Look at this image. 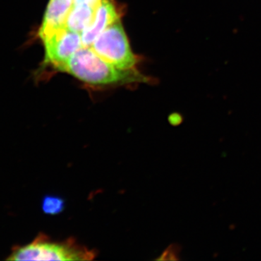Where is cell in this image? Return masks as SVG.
Listing matches in <instances>:
<instances>
[{
    "label": "cell",
    "instance_id": "obj_5",
    "mask_svg": "<svg viewBox=\"0 0 261 261\" xmlns=\"http://www.w3.org/2000/svg\"><path fill=\"white\" fill-rule=\"evenodd\" d=\"M73 6V0H49L38 34L41 40L65 28L67 18Z\"/></svg>",
    "mask_w": 261,
    "mask_h": 261
},
{
    "label": "cell",
    "instance_id": "obj_4",
    "mask_svg": "<svg viewBox=\"0 0 261 261\" xmlns=\"http://www.w3.org/2000/svg\"><path fill=\"white\" fill-rule=\"evenodd\" d=\"M42 42L45 50L44 62L56 70L84 47L81 34L66 28L54 33Z\"/></svg>",
    "mask_w": 261,
    "mask_h": 261
},
{
    "label": "cell",
    "instance_id": "obj_10",
    "mask_svg": "<svg viewBox=\"0 0 261 261\" xmlns=\"http://www.w3.org/2000/svg\"><path fill=\"white\" fill-rule=\"evenodd\" d=\"M102 0H73V5H88L92 8H97Z\"/></svg>",
    "mask_w": 261,
    "mask_h": 261
},
{
    "label": "cell",
    "instance_id": "obj_3",
    "mask_svg": "<svg viewBox=\"0 0 261 261\" xmlns=\"http://www.w3.org/2000/svg\"><path fill=\"white\" fill-rule=\"evenodd\" d=\"M91 48L104 59L120 69H134L137 58L130 49L121 18L105 29Z\"/></svg>",
    "mask_w": 261,
    "mask_h": 261
},
{
    "label": "cell",
    "instance_id": "obj_8",
    "mask_svg": "<svg viewBox=\"0 0 261 261\" xmlns=\"http://www.w3.org/2000/svg\"><path fill=\"white\" fill-rule=\"evenodd\" d=\"M65 202L64 199L56 195H46L42 199V210L47 215H58L64 211Z\"/></svg>",
    "mask_w": 261,
    "mask_h": 261
},
{
    "label": "cell",
    "instance_id": "obj_2",
    "mask_svg": "<svg viewBox=\"0 0 261 261\" xmlns=\"http://www.w3.org/2000/svg\"><path fill=\"white\" fill-rule=\"evenodd\" d=\"M94 250L76 243L73 239L63 242L50 241L40 233L32 243L13 249L8 260H90L94 258Z\"/></svg>",
    "mask_w": 261,
    "mask_h": 261
},
{
    "label": "cell",
    "instance_id": "obj_6",
    "mask_svg": "<svg viewBox=\"0 0 261 261\" xmlns=\"http://www.w3.org/2000/svg\"><path fill=\"white\" fill-rule=\"evenodd\" d=\"M119 18L113 0H102L96 9L92 24L81 34L84 47H91L98 36Z\"/></svg>",
    "mask_w": 261,
    "mask_h": 261
},
{
    "label": "cell",
    "instance_id": "obj_1",
    "mask_svg": "<svg viewBox=\"0 0 261 261\" xmlns=\"http://www.w3.org/2000/svg\"><path fill=\"white\" fill-rule=\"evenodd\" d=\"M56 70L68 73L84 83L92 85H115L149 82L147 77L141 74L135 68L120 69L105 61L90 47H82Z\"/></svg>",
    "mask_w": 261,
    "mask_h": 261
},
{
    "label": "cell",
    "instance_id": "obj_11",
    "mask_svg": "<svg viewBox=\"0 0 261 261\" xmlns=\"http://www.w3.org/2000/svg\"><path fill=\"white\" fill-rule=\"evenodd\" d=\"M183 121V119L179 115H172L169 117V122L172 126H178V125L181 124Z\"/></svg>",
    "mask_w": 261,
    "mask_h": 261
},
{
    "label": "cell",
    "instance_id": "obj_9",
    "mask_svg": "<svg viewBox=\"0 0 261 261\" xmlns=\"http://www.w3.org/2000/svg\"><path fill=\"white\" fill-rule=\"evenodd\" d=\"M181 247L176 244H173L165 250L159 260H180L179 252H181Z\"/></svg>",
    "mask_w": 261,
    "mask_h": 261
},
{
    "label": "cell",
    "instance_id": "obj_7",
    "mask_svg": "<svg viewBox=\"0 0 261 261\" xmlns=\"http://www.w3.org/2000/svg\"><path fill=\"white\" fill-rule=\"evenodd\" d=\"M96 9L88 5H73L67 18L65 28L82 34L93 21Z\"/></svg>",
    "mask_w": 261,
    "mask_h": 261
}]
</instances>
